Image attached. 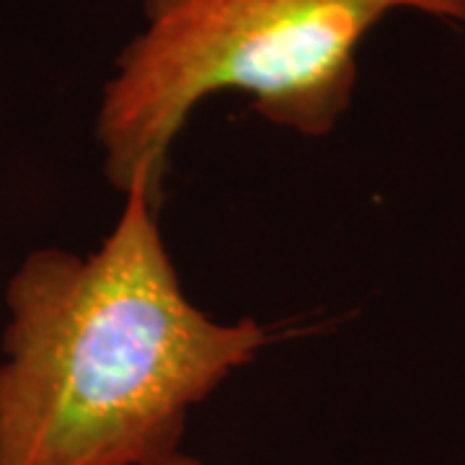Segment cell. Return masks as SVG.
Returning a JSON list of instances; mask_svg holds the SVG:
<instances>
[{"mask_svg": "<svg viewBox=\"0 0 465 465\" xmlns=\"http://www.w3.org/2000/svg\"><path fill=\"white\" fill-rule=\"evenodd\" d=\"M158 202L137 183L96 249H34L11 274L0 465L161 463L189 414L274 341L186 298Z\"/></svg>", "mask_w": 465, "mask_h": 465, "instance_id": "6da1fadb", "label": "cell"}, {"mask_svg": "<svg viewBox=\"0 0 465 465\" xmlns=\"http://www.w3.org/2000/svg\"><path fill=\"white\" fill-rule=\"evenodd\" d=\"M416 11L465 26V0H173L116 54L94 134L116 192L161 197L171 145L213 94L238 91L266 122L331 133L357 52L382 18Z\"/></svg>", "mask_w": 465, "mask_h": 465, "instance_id": "7a4b0ae2", "label": "cell"}, {"mask_svg": "<svg viewBox=\"0 0 465 465\" xmlns=\"http://www.w3.org/2000/svg\"><path fill=\"white\" fill-rule=\"evenodd\" d=\"M155 465H204V463H202L200 458H194V455H189V452L179 450V452L168 455L166 460H161V463H155Z\"/></svg>", "mask_w": 465, "mask_h": 465, "instance_id": "3957f363", "label": "cell"}, {"mask_svg": "<svg viewBox=\"0 0 465 465\" xmlns=\"http://www.w3.org/2000/svg\"><path fill=\"white\" fill-rule=\"evenodd\" d=\"M168 3H173V0H140V5H143V14H145V18L155 16L161 8H166Z\"/></svg>", "mask_w": 465, "mask_h": 465, "instance_id": "277c9868", "label": "cell"}]
</instances>
